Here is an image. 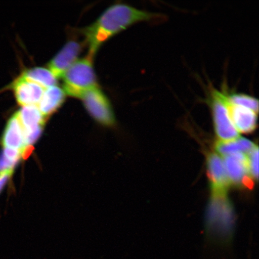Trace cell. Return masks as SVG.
<instances>
[{"mask_svg":"<svg viewBox=\"0 0 259 259\" xmlns=\"http://www.w3.org/2000/svg\"><path fill=\"white\" fill-rule=\"evenodd\" d=\"M1 144L3 148L21 151L22 155L26 148L28 147L26 143L23 128L16 112L10 117L6 124Z\"/></svg>","mask_w":259,"mask_h":259,"instance_id":"8fae6325","label":"cell"},{"mask_svg":"<svg viewBox=\"0 0 259 259\" xmlns=\"http://www.w3.org/2000/svg\"><path fill=\"white\" fill-rule=\"evenodd\" d=\"M93 55L77 60L63 75L64 91L67 95L80 98L84 93L97 87L93 65Z\"/></svg>","mask_w":259,"mask_h":259,"instance_id":"7a4b0ae2","label":"cell"},{"mask_svg":"<svg viewBox=\"0 0 259 259\" xmlns=\"http://www.w3.org/2000/svg\"><path fill=\"white\" fill-rule=\"evenodd\" d=\"M19 76L30 82L37 84L44 89L57 85V78L48 68H30L24 70Z\"/></svg>","mask_w":259,"mask_h":259,"instance_id":"9a60e30c","label":"cell"},{"mask_svg":"<svg viewBox=\"0 0 259 259\" xmlns=\"http://www.w3.org/2000/svg\"><path fill=\"white\" fill-rule=\"evenodd\" d=\"M9 88L13 90L16 101L22 107L37 106L45 90L20 76L10 84Z\"/></svg>","mask_w":259,"mask_h":259,"instance_id":"30bf717a","label":"cell"},{"mask_svg":"<svg viewBox=\"0 0 259 259\" xmlns=\"http://www.w3.org/2000/svg\"><path fill=\"white\" fill-rule=\"evenodd\" d=\"M228 105L231 121L239 134H248L255 131L257 125V113L244 107L232 104L228 99Z\"/></svg>","mask_w":259,"mask_h":259,"instance_id":"7c38bea8","label":"cell"},{"mask_svg":"<svg viewBox=\"0 0 259 259\" xmlns=\"http://www.w3.org/2000/svg\"><path fill=\"white\" fill-rule=\"evenodd\" d=\"M14 171H6L0 175V194L2 192Z\"/></svg>","mask_w":259,"mask_h":259,"instance_id":"ac0fdd59","label":"cell"},{"mask_svg":"<svg viewBox=\"0 0 259 259\" xmlns=\"http://www.w3.org/2000/svg\"><path fill=\"white\" fill-rule=\"evenodd\" d=\"M255 145L248 139L238 137L230 141H218L215 148L220 155H227L237 153H249L254 148Z\"/></svg>","mask_w":259,"mask_h":259,"instance_id":"5bb4252c","label":"cell"},{"mask_svg":"<svg viewBox=\"0 0 259 259\" xmlns=\"http://www.w3.org/2000/svg\"><path fill=\"white\" fill-rule=\"evenodd\" d=\"M226 90L220 91L209 86L208 103L211 112L215 134L219 141H230L237 138L239 134L230 116Z\"/></svg>","mask_w":259,"mask_h":259,"instance_id":"3957f363","label":"cell"},{"mask_svg":"<svg viewBox=\"0 0 259 259\" xmlns=\"http://www.w3.org/2000/svg\"><path fill=\"white\" fill-rule=\"evenodd\" d=\"M223 162L230 183L248 188L253 186V179L249 174L247 157L244 154L227 155Z\"/></svg>","mask_w":259,"mask_h":259,"instance_id":"52a82bcc","label":"cell"},{"mask_svg":"<svg viewBox=\"0 0 259 259\" xmlns=\"http://www.w3.org/2000/svg\"><path fill=\"white\" fill-rule=\"evenodd\" d=\"M210 228L226 237L230 236L232 223L231 203L225 196H212L209 210Z\"/></svg>","mask_w":259,"mask_h":259,"instance_id":"5b68a950","label":"cell"},{"mask_svg":"<svg viewBox=\"0 0 259 259\" xmlns=\"http://www.w3.org/2000/svg\"><path fill=\"white\" fill-rule=\"evenodd\" d=\"M66 98V93L57 85L45 89L43 96L38 103L37 108L45 118L51 115L62 105Z\"/></svg>","mask_w":259,"mask_h":259,"instance_id":"4fadbf2b","label":"cell"},{"mask_svg":"<svg viewBox=\"0 0 259 259\" xmlns=\"http://www.w3.org/2000/svg\"><path fill=\"white\" fill-rule=\"evenodd\" d=\"M82 44L76 40L67 41L48 64V69L57 78L64 73L75 62L82 50Z\"/></svg>","mask_w":259,"mask_h":259,"instance_id":"9c48e42d","label":"cell"},{"mask_svg":"<svg viewBox=\"0 0 259 259\" xmlns=\"http://www.w3.org/2000/svg\"><path fill=\"white\" fill-rule=\"evenodd\" d=\"M92 117L105 126L115 124V118L108 97L98 86L87 91L80 97Z\"/></svg>","mask_w":259,"mask_h":259,"instance_id":"277c9868","label":"cell"},{"mask_svg":"<svg viewBox=\"0 0 259 259\" xmlns=\"http://www.w3.org/2000/svg\"><path fill=\"white\" fill-rule=\"evenodd\" d=\"M16 112L24 130L26 143L27 146H31L40 137L46 118L37 106L22 107Z\"/></svg>","mask_w":259,"mask_h":259,"instance_id":"8992f818","label":"cell"},{"mask_svg":"<svg viewBox=\"0 0 259 259\" xmlns=\"http://www.w3.org/2000/svg\"><path fill=\"white\" fill-rule=\"evenodd\" d=\"M207 169L212 196H225L231 183L227 175L224 162L216 153L207 156Z\"/></svg>","mask_w":259,"mask_h":259,"instance_id":"ba28073f","label":"cell"},{"mask_svg":"<svg viewBox=\"0 0 259 259\" xmlns=\"http://www.w3.org/2000/svg\"><path fill=\"white\" fill-rule=\"evenodd\" d=\"M161 18H163L161 15L138 9L124 3L109 6L94 23L82 30L89 45V54L95 56L101 45L110 37L133 25Z\"/></svg>","mask_w":259,"mask_h":259,"instance_id":"6da1fadb","label":"cell"},{"mask_svg":"<svg viewBox=\"0 0 259 259\" xmlns=\"http://www.w3.org/2000/svg\"><path fill=\"white\" fill-rule=\"evenodd\" d=\"M228 99L232 104L244 107L258 113V101L255 97L243 93H228Z\"/></svg>","mask_w":259,"mask_h":259,"instance_id":"2e32d148","label":"cell"},{"mask_svg":"<svg viewBox=\"0 0 259 259\" xmlns=\"http://www.w3.org/2000/svg\"><path fill=\"white\" fill-rule=\"evenodd\" d=\"M247 164L249 174L252 179H258V148L255 145L253 149L248 153Z\"/></svg>","mask_w":259,"mask_h":259,"instance_id":"e0dca14e","label":"cell"}]
</instances>
